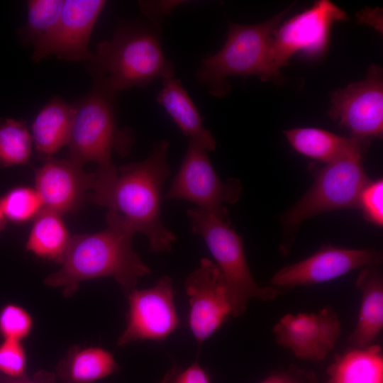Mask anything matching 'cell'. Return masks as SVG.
Returning a JSON list of instances; mask_svg holds the SVG:
<instances>
[{"label": "cell", "mask_w": 383, "mask_h": 383, "mask_svg": "<svg viewBox=\"0 0 383 383\" xmlns=\"http://www.w3.org/2000/svg\"><path fill=\"white\" fill-rule=\"evenodd\" d=\"M168 148L167 140L157 142L147 158L120 167L115 178L85 198L118 213L135 233L146 236L154 252L170 251L176 240L160 217L161 190L170 174Z\"/></svg>", "instance_id": "cell-1"}, {"label": "cell", "mask_w": 383, "mask_h": 383, "mask_svg": "<svg viewBox=\"0 0 383 383\" xmlns=\"http://www.w3.org/2000/svg\"><path fill=\"white\" fill-rule=\"evenodd\" d=\"M106 223L100 232L72 236L62 267L44 284L61 289L65 297L81 282L105 277H113L126 293L135 289L138 279L150 273L132 247L135 233L113 211H108Z\"/></svg>", "instance_id": "cell-2"}, {"label": "cell", "mask_w": 383, "mask_h": 383, "mask_svg": "<svg viewBox=\"0 0 383 383\" xmlns=\"http://www.w3.org/2000/svg\"><path fill=\"white\" fill-rule=\"evenodd\" d=\"M157 23L121 27L109 40L97 44L89 60L96 89L109 94L153 80L174 77L173 64L165 56Z\"/></svg>", "instance_id": "cell-3"}, {"label": "cell", "mask_w": 383, "mask_h": 383, "mask_svg": "<svg viewBox=\"0 0 383 383\" xmlns=\"http://www.w3.org/2000/svg\"><path fill=\"white\" fill-rule=\"evenodd\" d=\"M369 145L370 142L360 143L316 170L313 184L284 214L282 254L289 252L304 221L328 211L357 207L360 192L369 181L362 163Z\"/></svg>", "instance_id": "cell-4"}, {"label": "cell", "mask_w": 383, "mask_h": 383, "mask_svg": "<svg viewBox=\"0 0 383 383\" xmlns=\"http://www.w3.org/2000/svg\"><path fill=\"white\" fill-rule=\"evenodd\" d=\"M187 215L192 231L203 238L222 274L232 317L243 315L252 299L267 301L283 294L277 287H260L255 282L247 262L242 238L231 228L229 219L198 208L189 209Z\"/></svg>", "instance_id": "cell-5"}, {"label": "cell", "mask_w": 383, "mask_h": 383, "mask_svg": "<svg viewBox=\"0 0 383 383\" xmlns=\"http://www.w3.org/2000/svg\"><path fill=\"white\" fill-rule=\"evenodd\" d=\"M114 95L96 89L75 105V114L67 145L70 160L83 167L87 162L97 165L94 172L100 181L113 179L118 170L111 162L117 148L126 152L131 146L130 134L116 126Z\"/></svg>", "instance_id": "cell-6"}, {"label": "cell", "mask_w": 383, "mask_h": 383, "mask_svg": "<svg viewBox=\"0 0 383 383\" xmlns=\"http://www.w3.org/2000/svg\"><path fill=\"white\" fill-rule=\"evenodd\" d=\"M290 8L270 19L254 25L228 22L226 40L215 54L201 61L196 77L210 94L223 97L230 91L227 79L263 72L267 52L274 31Z\"/></svg>", "instance_id": "cell-7"}, {"label": "cell", "mask_w": 383, "mask_h": 383, "mask_svg": "<svg viewBox=\"0 0 383 383\" xmlns=\"http://www.w3.org/2000/svg\"><path fill=\"white\" fill-rule=\"evenodd\" d=\"M348 19L347 13L332 1L318 0L281 22L272 37L260 79L265 82L278 77L280 69L295 54L322 57L329 48L333 25Z\"/></svg>", "instance_id": "cell-8"}, {"label": "cell", "mask_w": 383, "mask_h": 383, "mask_svg": "<svg viewBox=\"0 0 383 383\" xmlns=\"http://www.w3.org/2000/svg\"><path fill=\"white\" fill-rule=\"evenodd\" d=\"M241 190L237 179L222 181L211 163L208 151L189 141L180 168L165 198L186 200L201 210L229 219L224 204L236 202Z\"/></svg>", "instance_id": "cell-9"}, {"label": "cell", "mask_w": 383, "mask_h": 383, "mask_svg": "<svg viewBox=\"0 0 383 383\" xmlns=\"http://www.w3.org/2000/svg\"><path fill=\"white\" fill-rule=\"evenodd\" d=\"M329 116L364 141L382 138L383 133V72L373 65L367 77L331 94Z\"/></svg>", "instance_id": "cell-10"}, {"label": "cell", "mask_w": 383, "mask_h": 383, "mask_svg": "<svg viewBox=\"0 0 383 383\" xmlns=\"http://www.w3.org/2000/svg\"><path fill=\"white\" fill-rule=\"evenodd\" d=\"M126 327L118 339L126 345L138 340L161 341L179 326L172 279L164 276L152 287L127 292Z\"/></svg>", "instance_id": "cell-11"}, {"label": "cell", "mask_w": 383, "mask_h": 383, "mask_svg": "<svg viewBox=\"0 0 383 383\" xmlns=\"http://www.w3.org/2000/svg\"><path fill=\"white\" fill-rule=\"evenodd\" d=\"M382 261V252L373 249L324 245L310 257L278 270L269 285L284 294L295 287L324 283L360 267L380 265Z\"/></svg>", "instance_id": "cell-12"}, {"label": "cell", "mask_w": 383, "mask_h": 383, "mask_svg": "<svg viewBox=\"0 0 383 383\" xmlns=\"http://www.w3.org/2000/svg\"><path fill=\"white\" fill-rule=\"evenodd\" d=\"M184 287L189 303V326L201 345L232 316L227 287L218 266L207 258L200 260Z\"/></svg>", "instance_id": "cell-13"}, {"label": "cell", "mask_w": 383, "mask_h": 383, "mask_svg": "<svg viewBox=\"0 0 383 383\" xmlns=\"http://www.w3.org/2000/svg\"><path fill=\"white\" fill-rule=\"evenodd\" d=\"M106 1L66 0L55 26L34 45L35 62L51 55L67 61L87 60L93 57L89 50L92 29Z\"/></svg>", "instance_id": "cell-14"}, {"label": "cell", "mask_w": 383, "mask_h": 383, "mask_svg": "<svg viewBox=\"0 0 383 383\" xmlns=\"http://www.w3.org/2000/svg\"><path fill=\"white\" fill-rule=\"evenodd\" d=\"M341 332L339 318L331 306L316 312L287 313L274 326L276 343L297 358L321 361L333 350Z\"/></svg>", "instance_id": "cell-15"}, {"label": "cell", "mask_w": 383, "mask_h": 383, "mask_svg": "<svg viewBox=\"0 0 383 383\" xmlns=\"http://www.w3.org/2000/svg\"><path fill=\"white\" fill-rule=\"evenodd\" d=\"M95 176L70 160L50 158L35 174V190L43 209L60 215L74 211L92 190Z\"/></svg>", "instance_id": "cell-16"}, {"label": "cell", "mask_w": 383, "mask_h": 383, "mask_svg": "<svg viewBox=\"0 0 383 383\" xmlns=\"http://www.w3.org/2000/svg\"><path fill=\"white\" fill-rule=\"evenodd\" d=\"M380 265L363 267L355 286L361 293L356 326L348 338L350 348H363L373 344L383 328V278Z\"/></svg>", "instance_id": "cell-17"}, {"label": "cell", "mask_w": 383, "mask_h": 383, "mask_svg": "<svg viewBox=\"0 0 383 383\" xmlns=\"http://www.w3.org/2000/svg\"><path fill=\"white\" fill-rule=\"evenodd\" d=\"M157 103L165 110L184 135L208 152L216 148V141L203 125L202 118L180 79H163L157 96Z\"/></svg>", "instance_id": "cell-18"}, {"label": "cell", "mask_w": 383, "mask_h": 383, "mask_svg": "<svg viewBox=\"0 0 383 383\" xmlns=\"http://www.w3.org/2000/svg\"><path fill=\"white\" fill-rule=\"evenodd\" d=\"M75 114V105L60 97L52 99L38 113L32 125L35 149L46 160L67 145Z\"/></svg>", "instance_id": "cell-19"}, {"label": "cell", "mask_w": 383, "mask_h": 383, "mask_svg": "<svg viewBox=\"0 0 383 383\" xmlns=\"http://www.w3.org/2000/svg\"><path fill=\"white\" fill-rule=\"evenodd\" d=\"M120 370L113 355L97 347H72L58 363L60 383H96Z\"/></svg>", "instance_id": "cell-20"}, {"label": "cell", "mask_w": 383, "mask_h": 383, "mask_svg": "<svg viewBox=\"0 0 383 383\" xmlns=\"http://www.w3.org/2000/svg\"><path fill=\"white\" fill-rule=\"evenodd\" d=\"M328 374L327 383H383L382 348H350L335 357Z\"/></svg>", "instance_id": "cell-21"}, {"label": "cell", "mask_w": 383, "mask_h": 383, "mask_svg": "<svg viewBox=\"0 0 383 383\" xmlns=\"http://www.w3.org/2000/svg\"><path fill=\"white\" fill-rule=\"evenodd\" d=\"M284 134L296 152L325 164L335 160L360 143L370 142L312 127L292 128L284 131Z\"/></svg>", "instance_id": "cell-22"}, {"label": "cell", "mask_w": 383, "mask_h": 383, "mask_svg": "<svg viewBox=\"0 0 383 383\" xmlns=\"http://www.w3.org/2000/svg\"><path fill=\"white\" fill-rule=\"evenodd\" d=\"M71 238L60 215L43 209L35 218L26 248L41 258L62 264Z\"/></svg>", "instance_id": "cell-23"}, {"label": "cell", "mask_w": 383, "mask_h": 383, "mask_svg": "<svg viewBox=\"0 0 383 383\" xmlns=\"http://www.w3.org/2000/svg\"><path fill=\"white\" fill-rule=\"evenodd\" d=\"M33 138L24 123L11 118L0 122V166L28 163Z\"/></svg>", "instance_id": "cell-24"}, {"label": "cell", "mask_w": 383, "mask_h": 383, "mask_svg": "<svg viewBox=\"0 0 383 383\" xmlns=\"http://www.w3.org/2000/svg\"><path fill=\"white\" fill-rule=\"evenodd\" d=\"M64 1L31 0L28 1V17L23 33L35 45L47 35L58 22Z\"/></svg>", "instance_id": "cell-25"}, {"label": "cell", "mask_w": 383, "mask_h": 383, "mask_svg": "<svg viewBox=\"0 0 383 383\" xmlns=\"http://www.w3.org/2000/svg\"><path fill=\"white\" fill-rule=\"evenodd\" d=\"M0 207L6 218L25 222L35 218L43 209V204L35 189L21 187L3 196L0 199Z\"/></svg>", "instance_id": "cell-26"}, {"label": "cell", "mask_w": 383, "mask_h": 383, "mask_svg": "<svg viewBox=\"0 0 383 383\" xmlns=\"http://www.w3.org/2000/svg\"><path fill=\"white\" fill-rule=\"evenodd\" d=\"M33 327L30 315L21 306L9 304L0 311V334L4 339L21 341Z\"/></svg>", "instance_id": "cell-27"}, {"label": "cell", "mask_w": 383, "mask_h": 383, "mask_svg": "<svg viewBox=\"0 0 383 383\" xmlns=\"http://www.w3.org/2000/svg\"><path fill=\"white\" fill-rule=\"evenodd\" d=\"M26 364L21 341L4 339L0 344V374L11 378L26 376Z\"/></svg>", "instance_id": "cell-28"}, {"label": "cell", "mask_w": 383, "mask_h": 383, "mask_svg": "<svg viewBox=\"0 0 383 383\" xmlns=\"http://www.w3.org/2000/svg\"><path fill=\"white\" fill-rule=\"evenodd\" d=\"M358 208L364 217L372 223L382 226L383 224V180H369L362 189Z\"/></svg>", "instance_id": "cell-29"}, {"label": "cell", "mask_w": 383, "mask_h": 383, "mask_svg": "<svg viewBox=\"0 0 383 383\" xmlns=\"http://www.w3.org/2000/svg\"><path fill=\"white\" fill-rule=\"evenodd\" d=\"M157 383H211L209 374L201 366L198 360L187 367L176 362L166 372Z\"/></svg>", "instance_id": "cell-30"}, {"label": "cell", "mask_w": 383, "mask_h": 383, "mask_svg": "<svg viewBox=\"0 0 383 383\" xmlns=\"http://www.w3.org/2000/svg\"><path fill=\"white\" fill-rule=\"evenodd\" d=\"M185 1H140L142 13L150 21L157 23L169 16L177 7L185 4Z\"/></svg>", "instance_id": "cell-31"}, {"label": "cell", "mask_w": 383, "mask_h": 383, "mask_svg": "<svg viewBox=\"0 0 383 383\" xmlns=\"http://www.w3.org/2000/svg\"><path fill=\"white\" fill-rule=\"evenodd\" d=\"M260 383H314L311 374L298 370L273 374Z\"/></svg>", "instance_id": "cell-32"}, {"label": "cell", "mask_w": 383, "mask_h": 383, "mask_svg": "<svg viewBox=\"0 0 383 383\" xmlns=\"http://www.w3.org/2000/svg\"><path fill=\"white\" fill-rule=\"evenodd\" d=\"M56 374L45 370H39L32 378L24 376L11 378L0 374V383H55Z\"/></svg>", "instance_id": "cell-33"}, {"label": "cell", "mask_w": 383, "mask_h": 383, "mask_svg": "<svg viewBox=\"0 0 383 383\" xmlns=\"http://www.w3.org/2000/svg\"><path fill=\"white\" fill-rule=\"evenodd\" d=\"M6 226V217L4 215L0 207V231H1Z\"/></svg>", "instance_id": "cell-34"}]
</instances>
